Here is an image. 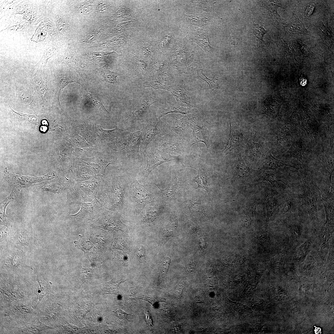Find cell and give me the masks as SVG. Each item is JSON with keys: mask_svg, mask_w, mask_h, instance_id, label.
<instances>
[{"mask_svg": "<svg viewBox=\"0 0 334 334\" xmlns=\"http://www.w3.org/2000/svg\"><path fill=\"white\" fill-rule=\"evenodd\" d=\"M125 189L124 181L121 177L103 180L96 198L105 209L115 211L123 206Z\"/></svg>", "mask_w": 334, "mask_h": 334, "instance_id": "cell-1", "label": "cell"}, {"mask_svg": "<svg viewBox=\"0 0 334 334\" xmlns=\"http://www.w3.org/2000/svg\"><path fill=\"white\" fill-rule=\"evenodd\" d=\"M303 193L299 194L303 210L308 215L310 222L314 227L319 226V219L317 208L319 198L321 197L320 193L314 181L312 176L306 172L301 175Z\"/></svg>", "mask_w": 334, "mask_h": 334, "instance_id": "cell-2", "label": "cell"}, {"mask_svg": "<svg viewBox=\"0 0 334 334\" xmlns=\"http://www.w3.org/2000/svg\"><path fill=\"white\" fill-rule=\"evenodd\" d=\"M24 301L20 299L12 302L6 311V315L22 326L38 317L37 311Z\"/></svg>", "mask_w": 334, "mask_h": 334, "instance_id": "cell-3", "label": "cell"}, {"mask_svg": "<svg viewBox=\"0 0 334 334\" xmlns=\"http://www.w3.org/2000/svg\"><path fill=\"white\" fill-rule=\"evenodd\" d=\"M143 154L144 161L142 172L143 176L147 179L150 173L157 166L163 163L176 160L178 157L161 151L156 145L147 147Z\"/></svg>", "mask_w": 334, "mask_h": 334, "instance_id": "cell-4", "label": "cell"}, {"mask_svg": "<svg viewBox=\"0 0 334 334\" xmlns=\"http://www.w3.org/2000/svg\"><path fill=\"white\" fill-rule=\"evenodd\" d=\"M103 180L97 178L76 182L72 190L75 201L82 203L93 200L96 198Z\"/></svg>", "mask_w": 334, "mask_h": 334, "instance_id": "cell-5", "label": "cell"}, {"mask_svg": "<svg viewBox=\"0 0 334 334\" xmlns=\"http://www.w3.org/2000/svg\"><path fill=\"white\" fill-rule=\"evenodd\" d=\"M142 141V131L130 133L126 131L113 143L121 150H124L128 157L133 158L140 153Z\"/></svg>", "mask_w": 334, "mask_h": 334, "instance_id": "cell-6", "label": "cell"}, {"mask_svg": "<svg viewBox=\"0 0 334 334\" xmlns=\"http://www.w3.org/2000/svg\"><path fill=\"white\" fill-rule=\"evenodd\" d=\"M106 209L95 198L91 202L82 203L79 212L75 214L71 215L70 218L75 222L93 221Z\"/></svg>", "mask_w": 334, "mask_h": 334, "instance_id": "cell-7", "label": "cell"}, {"mask_svg": "<svg viewBox=\"0 0 334 334\" xmlns=\"http://www.w3.org/2000/svg\"><path fill=\"white\" fill-rule=\"evenodd\" d=\"M92 225L107 230H119L123 226L120 216L114 211L106 209L93 220Z\"/></svg>", "mask_w": 334, "mask_h": 334, "instance_id": "cell-8", "label": "cell"}, {"mask_svg": "<svg viewBox=\"0 0 334 334\" xmlns=\"http://www.w3.org/2000/svg\"><path fill=\"white\" fill-rule=\"evenodd\" d=\"M262 155L258 162L259 169L275 170L280 166H286L299 170V167L295 163L289 161L276 159L272 155L271 151L268 148L262 150Z\"/></svg>", "mask_w": 334, "mask_h": 334, "instance_id": "cell-9", "label": "cell"}, {"mask_svg": "<svg viewBox=\"0 0 334 334\" xmlns=\"http://www.w3.org/2000/svg\"><path fill=\"white\" fill-rule=\"evenodd\" d=\"M0 283V292L6 303L24 298L23 288L20 284L4 279Z\"/></svg>", "mask_w": 334, "mask_h": 334, "instance_id": "cell-10", "label": "cell"}, {"mask_svg": "<svg viewBox=\"0 0 334 334\" xmlns=\"http://www.w3.org/2000/svg\"><path fill=\"white\" fill-rule=\"evenodd\" d=\"M159 120L155 114L148 119L144 122L141 129L142 141L140 148V153H143L149 144L153 141L158 134L157 126Z\"/></svg>", "mask_w": 334, "mask_h": 334, "instance_id": "cell-11", "label": "cell"}, {"mask_svg": "<svg viewBox=\"0 0 334 334\" xmlns=\"http://www.w3.org/2000/svg\"><path fill=\"white\" fill-rule=\"evenodd\" d=\"M130 187L132 198L136 206L144 207L153 201L152 195L145 187L132 178Z\"/></svg>", "mask_w": 334, "mask_h": 334, "instance_id": "cell-12", "label": "cell"}, {"mask_svg": "<svg viewBox=\"0 0 334 334\" xmlns=\"http://www.w3.org/2000/svg\"><path fill=\"white\" fill-rule=\"evenodd\" d=\"M156 146L161 151L168 153L169 151L181 154L184 150L180 140L175 136L169 135L156 137Z\"/></svg>", "mask_w": 334, "mask_h": 334, "instance_id": "cell-13", "label": "cell"}, {"mask_svg": "<svg viewBox=\"0 0 334 334\" xmlns=\"http://www.w3.org/2000/svg\"><path fill=\"white\" fill-rule=\"evenodd\" d=\"M155 102L145 100L133 107L126 119L128 130L134 126L138 122L143 119L147 114L150 106Z\"/></svg>", "mask_w": 334, "mask_h": 334, "instance_id": "cell-14", "label": "cell"}, {"mask_svg": "<svg viewBox=\"0 0 334 334\" xmlns=\"http://www.w3.org/2000/svg\"><path fill=\"white\" fill-rule=\"evenodd\" d=\"M190 128L193 130V143L203 142L208 148L211 145V140L210 133L207 127L202 124L197 123L193 119L190 118Z\"/></svg>", "mask_w": 334, "mask_h": 334, "instance_id": "cell-15", "label": "cell"}, {"mask_svg": "<svg viewBox=\"0 0 334 334\" xmlns=\"http://www.w3.org/2000/svg\"><path fill=\"white\" fill-rule=\"evenodd\" d=\"M229 132L224 153H228L239 146L243 145L247 142L241 131L235 128L230 122Z\"/></svg>", "mask_w": 334, "mask_h": 334, "instance_id": "cell-16", "label": "cell"}, {"mask_svg": "<svg viewBox=\"0 0 334 334\" xmlns=\"http://www.w3.org/2000/svg\"><path fill=\"white\" fill-rule=\"evenodd\" d=\"M53 329L41 322L37 317L15 330L14 333L38 334L43 330Z\"/></svg>", "mask_w": 334, "mask_h": 334, "instance_id": "cell-17", "label": "cell"}, {"mask_svg": "<svg viewBox=\"0 0 334 334\" xmlns=\"http://www.w3.org/2000/svg\"><path fill=\"white\" fill-rule=\"evenodd\" d=\"M169 91L178 102L184 103L189 106H192L191 104V100L188 92L182 84H179L170 86Z\"/></svg>", "mask_w": 334, "mask_h": 334, "instance_id": "cell-18", "label": "cell"}, {"mask_svg": "<svg viewBox=\"0 0 334 334\" xmlns=\"http://www.w3.org/2000/svg\"><path fill=\"white\" fill-rule=\"evenodd\" d=\"M304 152L303 144L300 141H297L292 144L289 150L283 155L294 157L302 164H304L306 161Z\"/></svg>", "mask_w": 334, "mask_h": 334, "instance_id": "cell-19", "label": "cell"}, {"mask_svg": "<svg viewBox=\"0 0 334 334\" xmlns=\"http://www.w3.org/2000/svg\"><path fill=\"white\" fill-rule=\"evenodd\" d=\"M193 40L199 45L206 52L209 51L212 49L210 45L208 36L205 31L202 29L195 30L193 33Z\"/></svg>", "mask_w": 334, "mask_h": 334, "instance_id": "cell-20", "label": "cell"}, {"mask_svg": "<svg viewBox=\"0 0 334 334\" xmlns=\"http://www.w3.org/2000/svg\"><path fill=\"white\" fill-rule=\"evenodd\" d=\"M189 109L182 107L177 104H169L166 106L160 107L156 115L157 118H160L168 113H178L182 114H186L189 112Z\"/></svg>", "mask_w": 334, "mask_h": 334, "instance_id": "cell-21", "label": "cell"}, {"mask_svg": "<svg viewBox=\"0 0 334 334\" xmlns=\"http://www.w3.org/2000/svg\"><path fill=\"white\" fill-rule=\"evenodd\" d=\"M321 198L326 215L325 224L334 226V199Z\"/></svg>", "mask_w": 334, "mask_h": 334, "instance_id": "cell-22", "label": "cell"}, {"mask_svg": "<svg viewBox=\"0 0 334 334\" xmlns=\"http://www.w3.org/2000/svg\"><path fill=\"white\" fill-rule=\"evenodd\" d=\"M285 26L294 33L308 35V32L303 23L298 17H293Z\"/></svg>", "mask_w": 334, "mask_h": 334, "instance_id": "cell-23", "label": "cell"}, {"mask_svg": "<svg viewBox=\"0 0 334 334\" xmlns=\"http://www.w3.org/2000/svg\"><path fill=\"white\" fill-rule=\"evenodd\" d=\"M64 60L65 62L71 68H76L79 66V62L78 59L76 48L74 45L69 46Z\"/></svg>", "mask_w": 334, "mask_h": 334, "instance_id": "cell-24", "label": "cell"}, {"mask_svg": "<svg viewBox=\"0 0 334 334\" xmlns=\"http://www.w3.org/2000/svg\"><path fill=\"white\" fill-rule=\"evenodd\" d=\"M191 121L190 118L185 116L180 120H176L172 124V130L177 133L184 131L186 130L190 127Z\"/></svg>", "mask_w": 334, "mask_h": 334, "instance_id": "cell-25", "label": "cell"}, {"mask_svg": "<svg viewBox=\"0 0 334 334\" xmlns=\"http://www.w3.org/2000/svg\"><path fill=\"white\" fill-rule=\"evenodd\" d=\"M188 72L191 76L199 79L202 70L198 55L196 54L194 62L188 67Z\"/></svg>", "mask_w": 334, "mask_h": 334, "instance_id": "cell-26", "label": "cell"}, {"mask_svg": "<svg viewBox=\"0 0 334 334\" xmlns=\"http://www.w3.org/2000/svg\"><path fill=\"white\" fill-rule=\"evenodd\" d=\"M178 180L175 175L173 173L171 181L165 189H160L163 196L165 198L170 197L175 192L177 187Z\"/></svg>", "mask_w": 334, "mask_h": 334, "instance_id": "cell-27", "label": "cell"}, {"mask_svg": "<svg viewBox=\"0 0 334 334\" xmlns=\"http://www.w3.org/2000/svg\"><path fill=\"white\" fill-rule=\"evenodd\" d=\"M88 96L89 98L90 102L95 107L101 110L103 113L109 116V113L105 109L102 104L101 100L98 96L93 92L89 90L88 93Z\"/></svg>", "mask_w": 334, "mask_h": 334, "instance_id": "cell-28", "label": "cell"}, {"mask_svg": "<svg viewBox=\"0 0 334 334\" xmlns=\"http://www.w3.org/2000/svg\"><path fill=\"white\" fill-rule=\"evenodd\" d=\"M98 70L106 81L111 83H116V77L118 75V73L110 71L106 66L98 69Z\"/></svg>", "mask_w": 334, "mask_h": 334, "instance_id": "cell-29", "label": "cell"}, {"mask_svg": "<svg viewBox=\"0 0 334 334\" xmlns=\"http://www.w3.org/2000/svg\"><path fill=\"white\" fill-rule=\"evenodd\" d=\"M195 169L198 172L197 176L193 180L194 182H196L198 184V186L196 188H202L207 190V176L206 172L202 169Z\"/></svg>", "mask_w": 334, "mask_h": 334, "instance_id": "cell-30", "label": "cell"}, {"mask_svg": "<svg viewBox=\"0 0 334 334\" xmlns=\"http://www.w3.org/2000/svg\"><path fill=\"white\" fill-rule=\"evenodd\" d=\"M144 85L145 87L152 88L155 89H163L170 91V87L162 84L154 77H151L146 79Z\"/></svg>", "mask_w": 334, "mask_h": 334, "instance_id": "cell-31", "label": "cell"}, {"mask_svg": "<svg viewBox=\"0 0 334 334\" xmlns=\"http://www.w3.org/2000/svg\"><path fill=\"white\" fill-rule=\"evenodd\" d=\"M311 244L307 241L301 245L297 250L296 253V259H305L310 250Z\"/></svg>", "mask_w": 334, "mask_h": 334, "instance_id": "cell-32", "label": "cell"}, {"mask_svg": "<svg viewBox=\"0 0 334 334\" xmlns=\"http://www.w3.org/2000/svg\"><path fill=\"white\" fill-rule=\"evenodd\" d=\"M56 52V49L54 48H49L45 49L42 58L36 65V68H39L43 67L46 63L48 60L53 56Z\"/></svg>", "mask_w": 334, "mask_h": 334, "instance_id": "cell-33", "label": "cell"}, {"mask_svg": "<svg viewBox=\"0 0 334 334\" xmlns=\"http://www.w3.org/2000/svg\"><path fill=\"white\" fill-rule=\"evenodd\" d=\"M47 31L44 24L41 25L36 29L32 38V40L37 42L42 41L45 38Z\"/></svg>", "mask_w": 334, "mask_h": 334, "instance_id": "cell-34", "label": "cell"}, {"mask_svg": "<svg viewBox=\"0 0 334 334\" xmlns=\"http://www.w3.org/2000/svg\"><path fill=\"white\" fill-rule=\"evenodd\" d=\"M259 145L255 141V137H253L248 141L247 145L248 153L255 158H257Z\"/></svg>", "mask_w": 334, "mask_h": 334, "instance_id": "cell-35", "label": "cell"}, {"mask_svg": "<svg viewBox=\"0 0 334 334\" xmlns=\"http://www.w3.org/2000/svg\"><path fill=\"white\" fill-rule=\"evenodd\" d=\"M248 167L240 161H238L236 163L235 173L241 177H246L250 173Z\"/></svg>", "mask_w": 334, "mask_h": 334, "instance_id": "cell-36", "label": "cell"}, {"mask_svg": "<svg viewBox=\"0 0 334 334\" xmlns=\"http://www.w3.org/2000/svg\"><path fill=\"white\" fill-rule=\"evenodd\" d=\"M187 18L189 21L193 25L198 26L206 24L208 21V18L203 15H187Z\"/></svg>", "mask_w": 334, "mask_h": 334, "instance_id": "cell-37", "label": "cell"}, {"mask_svg": "<svg viewBox=\"0 0 334 334\" xmlns=\"http://www.w3.org/2000/svg\"><path fill=\"white\" fill-rule=\"evenodd\" d=\"M253 32L255 35V39L258 42H263V35L266 33V31L262 26L257 24H254Z\"/></svg>", "mask_w": 334, "mask_h": 334, "instance_id": "cell-38", "label": "cell"}, {"mask_svg": "<svg viewBox=\"0 0 334 334\" xmlns=\"http://www.w3.org/2000/svg\"><path fill=\"white\" fill-rule=\"evenodd\" d=\"M123 282L122 280L118 281L112 280L106 284L105 290L108 293L116 294L119 284Z\"/></svg>", "mask_w": 334, "mask_h": 334, "instance_id": "cell-39", "label": "cell"}, {"mask_svg": "<svg viewBox=\"0 0 334 334\" xmlns=\"http://www.w3.org/2000/svg\"><path fill=\"white\" fill-rule=\"evenodd\" d=\"M158 216V213L156 210H152L147 212L143 216L142 222L148 223L153 222Z\"/></svg>", "mask_w": 334, "mask_h": 334, "instance_id": "cell-40", "label": "cell"}, {"mask_svg": "<svg viewBox=\"0 0 334 334\" xmlns=\"http://www.w3.org/2000/svg\"><path fill=\"white\" fill-rule=\"evenodd\" d=\"M10 257L9 262L8 263L13 268L18 269L21 265L20 256L15 253L13 254Z\"/></svg>", "mask_w": 334, "mask_h": 334, "instance_id": "cell-41", "label": "cell"}, {"mask_svg": "<svg viewBox=\"0 0 334 334\" xmlns=\"http://www.w3.org/2000/svg\"><path fill=\"white\" fill-rule=\"evenodd\" d=\"M19 97L23 102L31 106L34 107L36 105L33 99L25 91H21L19 92Z\"/></svg>", "mask_w": 334, "mask_h": 334, "instance_id": "cell-42", "label": "cell"}, {"mask_svg": "<svg viewBox=\"0 0 334 334\" xmlns=\"http://www.w3.org/2000/svg\"><path fill=\"white\" fill-rule=\"evenodd\" d=\"M34 88L39 94L44 96L47 90V85L44 81L40 79L36 80L34 84Z\"/></svg>", "mask_w": 334, "mask_h": 334, "instance_id": "cell-43", "label": "cell"}, {"mask_svg": "<svg viewBox=\"0 0 334 334\" xmlns=\"http://www.w3.org/2000/svg\"><path fill=\"white\" fill-rule=\"evenodd\" d=\"M11 109L13 112L15 113L19 117L21 120H25L32 124L35 125L37 124V118L35 115H27L23 113H18L15 112Z\"/></svg>", "mask_w": 334, "mask_h": 334, "instance_id": "cell-44", "label": "cell"}, {"mask_svg": "<svg viewBox=\"0 0 334 334\" xmlns=\"http://www.w3.org/2000/svg\"><path fill=\"white\" fill-rule=\"evenodd\" d=\"M37 281L39 285V300L40 302L43 298L47 293V290L46 285L42 280L39 277L37 278Z\"/></svg>", "mask_w": 334, "mask_h": 334, "instance_id": "cell-45", "label": "cell"}, {"mask_svg": "<svg viewBox=\"0 0 334 334\" xmlns=\"http://www.w3.org/2000/svg\"><path fill=\"white\" fill-rule=\"evenodd\" d=\"M28 233L22 231L19 233L18 240L19 244L23 246H28L29 244V237Z\"/></svg>", "mask_w": 334, "mask_h": 334, "instance_id": "cell-46", "label": "cell"}, {"mask_svg": "<svg viewBox=\"0 0 334 334\" xmlns=\"http://www.w3.org/2000/svg\"><path fill=\"white\" fill-rule=\"evenodd\" d=\"M265 2V6L267 8V9L273 13L275 15L278 16L279 15L277 12V8L279 6L278 3H276L272 1H268Z\"/></svg>", "mask_w": 334, "mask_h": 334, "instance_id": "cell-47", "label": "cell"}, {"mask_svg": "<svg viewBox=\"0 0 334 334\" xmlns=\"http://www.w3.org/2000/svg\"><path fill=\"white\" fill-rule=\"evenodd\" d=\"M138 298L148 302L152 306L157 303L164 302L165 301L164 299L162 298L154 297H140Z\"/></svg>", "mask_w": 334, "mask_h": 334, "instance_id": "cell-48", "label": "cell"}, {"mask_svg": "<svg viewBox=\"0 0 334 334\" xmlns=\"http://www.w3.org/2000/svg\"><path fill=\"white\" fill-rule=\"evenodd\" d=\"M201 74L202 75H203L204 77L205 78L203 79L201 76L200 78L205 81L207 82L209 85V88L211 89L212 90L217 89L218 87V84L217 83L214 82V79H208L203 73L202 70L201 72Z\"/></svg>", "mask_w": 334, "mask_h": 334, "instance_id": "cell-49", "label": "cell"}, {"mask_svg": "<svg viewBox=\"0 0 334 334\" xmlns=\"http://www.w3.org/2000/svg\"><path fill=\"white\" fill-rule=\"evenodd\" d=\"M73 82H75L71 80L68 78L66 77H63L61 80L59 84L60 91H61L64 88L67 86L69 84Z\"/></svg>", "mask_w": 334, "mask_h": 334, "instance_id": "cell-50", "label": "cell"}, {"mask_svg": "<svg viewBox=\"0 0 334 334\" xmlns=\"http://www.w3.org/2000/svg\"><path fill=\"white\" fill-rule=\"evenodd\" d=\"M171 258L168 257H165L162 261L163 265V272L166 273L169 269L171 262Z\"/></svg>", "mask_w": 334, "mask_h": 334, "instance_id": "cell-51", "label": "cell"}, {"mask_svg": "<svg viewBox=\"0 0 334 334\" xmlns=\"http://www.w3.org/2000/svg\"><path fill=\"white\" fill-rule=\"evenodd\" d=\"M115 314L116 316L118 317L125 320H127L128 321H131L130 320L127 319V317L128 315H132L125 312L121 309H118L115 312Z\"/></svg>", "mask_w": 334, "mask_h": 334, "instance_id": "cell-52", "label": "cell"}, {"mask_svg": "<svg viewBox=\"0 0 334 334\" xmlns=\"http://www.w3.org/2000/svg\"><path fill=\"white\" fill-rule=\"evenodd\" d=\"M145 251L143 246L140 245L139 246L137 251V256L140 258H143L145 256Z\"/></svg>", "mask_w": 334, "mask_h": 334, "instance_id": "cell-53", "label": "cell"}, {"mask_svg": "<svg viewBox=\"0 0 334 334\" xmlns=\"http://www.w3.org/2000/svg\"><path fill=\"white\" fill-rule=\"evenodd\" d=\"M314 7L315 6L313 4L308 6L305 11L306 15L309 16L312 13Z\"/></svg>", "mask_w": 334, "mask_h": 334, "instance_id": "cell-54", "label": "cell"}, {"mask_svg": "<svg viewBox=\"0 0 334 334\" xmlns=\"http://www.w3.org/2000/svg\"><path fill=\"white\" fill-rule=\"evenodd\" d=\"M299 82L300 84L302 86H305L307 84V80L304 77H302V76L300 77L299 79Z\"/></svg>", "mask_w": 334, "mask_h": 334, "instance_id": "cell-55", "label": "cell"}, {"mask_svg": "<svg viewBox=\"0 0 334 334\" xmlns=\"http://www.w3.org/2000/svg\"><path fill=\"white\" fill-rule=\"evenodd\" d=\"M195 267V265L193 264H190L187 265L186 267V270L188 272H193Z\"/></svg>", "mask_w": 334, "mask_h": 334, "instance_id": "cell-56", "label": "cell"}, {"mask_svg": "<svg viewBox=\"0 0 334 334\" xmlns=\"http://www.w3.org/2000/svg\"><path fill=\"white\" fill-rule=\"evenodd\" d=\"M184 288V286L183 285H179L178 287V289L177 291L178 293H179V295H181L182 293Z\"/></svg>", "mask_w": 334, "mask_h": 334, "instance_id": "cell-57", "label": "cell"}]
</instances>
